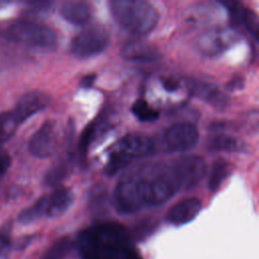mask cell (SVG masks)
<instances>
[{
    "label": "cell",
    "instance_id": "cell-1",
    "mask_svg": "<svg viewBox=\"0 0 259 259\" xmlns=\"http://www.w3.org/2000/svg\"><path fill=\"white\" fill-rule=\"evenodd\" d=\"M77 246L83 259H142L126 230L114 223H100L83 230Z\"/></svg>",
    "mask_w": 259,
    "mask_h": 259
},
{
    "label": "cell",
    "instance_id": "cell-2",
    "mask_svg": "<svg viewBox=\"0 0 259 259\" xmlns=\"http://www.w3.org/2000/svg\"><path fill=\"white\" fill-rule=\"evenodd\" d=\"M144 208L169 200L181 189L171 165L151 163L132 170Z\"/></svg>",
    "mask_w": 259,
    "mask_h": 259
},
{
    "label": "cell",
    "instance_id": "cell-3",
    "mask_svg": "<svg viewBox=\"0 0 259 259\" xmlns=\"http://www.w3.org/2000/svg\"><path fill=\"white\" fill-rule=\"evenodd\" d=\"M109 9L117 24L134 35L148 34L159 21L158 11L145 0H112Z\"/></svg>",
    "mask_w": 259,
    "mask_h": 259
},
{
    "label": "cell",
    "instance_id": "cell-4",
    "mask_svg": "<svg viewBox=\"0 0 259 259\" xmlns=\"http://www.w3.org/2000/svg\"><path fill=\"white\" fill-rule=\"evenodd\" d=\"M155 150L156 144L150 137L139 133L128 134L112 147L105 172L108 175H113L131 162L154 154Z\"/></svg>",
    "mask_w": 259,
    "mask_h": 259
},
{
    "label": "cell",
    "instance_id": "cell-5",
    "mask_svg": "<svg viewBox=\"0 0 259 259\" xmlns=\"http://www.w3.org/2000/svg\"><path fill=\"white\" fill-rule=\"evenodd\" d=\"M3 32L9 39L29 47L51 48L57 44V33L53 28L29 20L12 21Z\"/></svg>",
    "mask_w": 259,
    "mask_h": 259
},
{
    "label": "cell",
    "instance_id": "cell-6",
    "mask_svg": "<svg viewBox=\"0 0 259 259\" xmlns=\"http://www.w3.org/2000/svg\"><path fill=\"white\" fill-rule=\"evenodd\" d=\"M109 44V33L101 24L88 25L71 40V53L80 59H87L102 53Z\"/></svg>",
    "mask_w": 259,
    "mask_h": 259
},
{
    "label": "cell",
    "instance_id": "cell-7",
    "mask_svg": "<svg viewBox=\"0 0 259 259\" xmlns=\"http://www.w3.org/2000/svg\"><path fill=\"white\" fill-rule=\"evenodd\" d=\"M61 145L60 127L55 120L45 121L28 141L29 153L40 159L52 157Z\"/></svg>",
    "mask_w": 259,
    "mask_h": 259
},
{
    "label": "cell",
    "instance_id": "cell-8",
    "mask_svg": "<svg viewBox=\"0 0 259 259\" xmlns=\"http://www.w3.org/2000/svg\"><path fill=\"white\" fill-rule=\"evenodd\" d=\"M199 140L197 127L188 121L170 125L163 135V147L167 152L183 153L193 149Z\"/></svg>",
    "mask_w": 259,
    "mask_h": 259
},
{
    "label": "cell",
    "instance_id": "cell-9",
    "mask_svg": "<svg viewBox=\"0 0 259 259\" xmlns=\"http://www.w3.org/2000/svg\"><path fill=\"white\" fill-rule=\"evenodd\" d=\"M171 167L178 179L181 189L196 186L205 176L206 164L203 158L197 155H187L176 159Z\"/></svg>",
    "mask_w": 259,
    "mask_h": 259
},
{
    "label": "cell",
    "instance_id": "cell-10",
    "mask_svg": "<svg viewBox=\"0 0 259 259\" xmlns=\"http://www.w3.org/2000/svg\"><path fill=\"white\" fill-rule=\"evenodd\" d=\"M186 84L192 95L201 98L217 109L224 110L230 105L229 97L212 83L191 79L187 80Z\"/></svg>",
    "mask_w": 259,
    "mask_h": 259
},
{
    "label": "cell",
    "instance_id": "cell-11",
    "mask_svg": "<svg viewBox=\"0 0 259 259\" xmlns=\"http://www.w3.org/2000/svg\"><path fill=\"white\" fill-rule=\"evenodd\" d=\"M50 103V96L40 90H31L24 93L12 110L20 123L42 110Z\"/></svg>",
    "mask_w": 259,
    "mask_h": 259
},
{
    "label": "cell",
    "instance_id": "cell-12",
    "mask_svg": "<svg viewBox=\"0 0 259 259\" xmlns=\"http://www.w3.org/2000/svg\"><path fill=\"white\" fill-rule=\"evenodd\" d=\"M238 38L239 35L235 30L218 28L202 34L198 40V46L205 54H218L234 45Z\"/></svg>",
    "mask_w": 259,
    "mask_h": 259
},
{
    "label": "cell",
    "instance_id": "cell-13",
    "mask_svg": "<svg viewBox=\"0 0 259 259\" xmlns=\"http://www.w3.org/2000/svg\"><path fill=\"white\" fill-rule=\"evenodd\" d=\"M201 201L196 197H187L174 204L167 212L166 220L174 226H181L194 220L201 210Z\"/></svg>",
    "mask_w": 259,
    "mask_h": 259
},
{
    "label": "cell",
    "instance_id": "cell-14",
    "mask_svg": "<svg viewBox=\"0 0 259 259\" xmlns=\"http://www.w3.org/2000/svg\"><path fill=\"white\" fill-rule=\"evenodd\" d=\"M93 6L86 1H66L60 7L63 19L74 25H85L93 16Z\"/></svg>",
    "mask_w": 259,
    "mask_h": 259
},
{
    "label": "cell",
    "instance_id": "cell-15",
    "mask_svg": "<svg viewBox=\"0 0 259 259\" xmlns=\"http://www.w3.org/2000/svg\"><path fill=\"white\" fill-rule=\"evenodd\" d=\"M120 54L122 58L133 62H152L161 57L159 50L155 46L142 40L126 42L122 47Z\"/></svg>",
    "mask_w": 259,
    "mask_h": 259
},
{
    "label": "cell",
    "instance_id": "cell-16",
    "mask_svg": "<svg viewBox=\"0 0 259 259\" xmlns=\"http://www.w3.org/2000/svg\"><path fill=\"white\" fill-rule=\"evenodd\" d=\"M47 196L46 217L57 218L63 214L73 203V191L65 186L57 187L51 194Z\"/></svg>",
    "mask_w": 259,
    "mask_h": 259
},
{
    "label": "cell",
    "instance_id": "cell-17",
    "mask_svg": "<svg viewBox=\"0 0 259 259\" xmlns=\"http://www.w3.org/2000/svg\"><path fill=\"white\" fill-rule=\"evenodd\" d=\"M206 146L211 151L229 153L244 152L246 149V144L243 140L223 134L210 137L206 142Z\"/></svg>",
    "mask_w": 259,
    "mask_h": 259
},
{
    "label": "cell",
    "instance_id": "cell-18",
    "mask_svg": "<svg viewBox=\"0 0 259 259\" xmlns=\"http://www.w3.org/2000/svg\"><path fill=\"white\" fill-rule=\"evenodd\" d=\"M72 160L69 157L58 160L46 172L44 181L48 186H58L71 173Z\"/></svg>",
    "mask_w": 259,
    "mask_h": 259
},
{
    "label": "cell",
    "instance_id": "cell-19",
    "mask_svg": "<svg viewBox=\"0 0 259 259\" xmlns=\"http://www.w3.org/2000/svg\"><path fill=\"white\" fill-rule=\"evenodd\" d=\"M232 170H233V166L228 160L224 158L218 159L213 163L210 170V174L207 182L208 189L211 191L218 190L221 187V185L224 183V181L231 175Z\"/></svg>",
    "mask_w": 259,
    "mask_h": 259
},
{
    "label": "cell",
    "instance_id": "cell-20",
    "mask_svg": "<svg viewBox=\"0 0 259 259\" xmlns=\"http://www.w3.org/2000/svg\"><path fill=\"white\" fill-rule=\"evenodd\" d=\"M104 128H106V122L105 120H101V119L94 120L93 122H91L86 126V128L84 130V132L80 137V142H79V152L81 156H86L90 144L95 140L96 135H98Z\"/></svg>",
    "mask_w": 259,
    "mask_h": 259
},
{
    "label": "cell",
    "instance_id": "cell-21",
    "mask_svg": "<svg viewBox=\"0 0 259 259\" xmlns=\"http://www.w3.org/2000/svg\"><path fill=\"white\" fill-rule=\"evenodd\" d=\"M19 124L20 122L12 110L0 112V146L14 135Z\"/></svg>",
    "mask_w": 259,
    "mask_h": 259
},
{
    "label": "cell",
    "instance_id": "cell-22",
    "mask_svg": "<svg viewBox=\"0 0 259 259\" xmlns=\"http://www.w3.org/2000/svg\"><path fill=\"white\" fill-rule=\"evenodd\" d=\"M46 203L47 196L44 195L38 198L33 204L23 209L18 215V221L21 224H30L41 219L42 217H46Z\"/></svg>",
    "mask_w": 259,
    "mask_h": 259
},
{
    "label": "cell",
    "instance_id": "cell-23",
    "mask_svg": "<svg viewBox=\"0 0 259 259\" xmlns=\"http://www.w3.org/2000/svg\"><path fill=\"white\" fill-rule=\"evenodd\" d=\"M131 110L133 114L140 120L144 122H151L156 120L159 117V111L152 107L145 99H138L136 100L132 107Z\"/></svg>",
    "mask_w": 259,
    "mask_h": 259
},
{
    "label": "cell",
    "instance_id": "cell-24",
    "mask_svg": "<svg viewBox=\"0 0 259 259\" xmlns=\"http://www.w3.org/2000/svg\"><path fill=\"white\" fill-rule=\"evenodd\" d=\"M73 243L68 237L56 241L39 259H64L70 252Z\"/></svg>",
    "mask_w": 259,
    "mask_h": 259
},
{
    "label": "cell",
    "instance_id": "cell-25",
    "mask_svg": "<svg viewBox=\"0 0 259 259\" xmlns=\"http://www.w3.org/2000/svg\"><path fill=\"white\" fill-rule=\"evenodd\" d=\"M221 3L228 9L233 23L244 24L249 12V9H247L244 4L237 1H222Z\"/></svg>",
    "mask_w": 259,
    "mask_h": 259
},
{
    "label": "cell",
    "instance_id": "cell-26",
    "mask_svg": "<svg viewBox=\"0 0 259 259\" xmlns=\"http://www.w3.org/2000/svg\"><path fill=\"white\" fill-rule=\"evenodd\" d=\"M245 27L248 29V31L253 35V37L255 39L258 38V31H259V27H258V18L257 15L254 11L249 10L246 20L244 22Z\"/></svg>",
    "mask_w": 259,
    "mask_h": 259
},
{
    "label": "cell",
    "instance_id": "cell-27",
    "mask_svg": "<svg viewBox=\"0 0 259 259\" xmlns=\"http://www.w3.org/2000/svg\"><path fill=\"white\" fill-rule=\"evenodd\" d=\"M11 165V158L9 154L0 148V178L8 171Z\"/></svg>",
    "mask_w": 259,
    "mask_h": 259
},
{
    "label": "cell",
    "instance_id": "cell-28",
    "mask_svg": "<svg viewBox=\"0 0 259 259\" xmlns=\"http://www.w3.org/2000/svg\"><path fill=\"white\" fill-rule=\"evenodd\" d=\"M10 250H11L10 240L6 236L0 234V259H6Z\"/></svg>",
    "mask_w": 259,
    "mask_h": 259
},
{
    "label": "cell",
    "instance_id": "cell-29",
    "mask_svg": "<svg viewBox=\"0 0 259 259\" xmlns=\"http://www.w3.org/2000/svg\"><path fill=\"white\" fill-rule=\"evenodd\" d=\"M96 80V75L95 74H88V75H85L81 81H80V85L83 87V88H90L94 82Z\"/></svg>",
    "mask_w": 259,
    "mask_h": 259
},
{
    "label": "cell",
    "instance_id": "cell-30",
    "mask_svg": "<svg viewBox=\"0 0 259 259\" xmlns=\"http://www.w3.org/2000/svg\"><path fill=\"white\" fill-rule=\"evenodd\" d=\"M163 86L166 90L169 91H174L178 88V82L173 79H166L163 81Z\"/></svg>",
    "mask_w": 259,
    "mask_h": 259
},
{
    "label": "cell",
    "instance_id": "cell-31",
    "mask_svg": "<svg viewBox=\"0 0 259 259\" xmlns=\"http://www.w3.org/2000/svg\"><path fill=\"white\" fill-rule=\"evenodd\" d=\"M3 4H4V3H2V2H0V6H1V5H3Z\"/></svg>",
    "mask_w": 259,
    "mask_h": 259
}]
</instances>
